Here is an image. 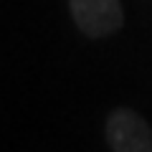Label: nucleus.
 <instances>
[{"label":"nucleus","instance_id":"1","mask_svg":"<svg viewBox=\"0 0 152 152\" xmlns=\"http://www.w3.org/2000/svg\"><path fill=\"white\" fill-rule=\"evenodd\" d=\"M107 142L112 152H152V127L140 112L117 107L107 117Z\"/></svg>","mask_w":152,"mask_h":152},{"label":"nucleus","instance_id":"2","mask_svg":"<svg viewBox=\"0 0 152 152\" xmlns=\"http://www.w3.org/2000/svg\"><path fill=\"white\" fill-rule=\"evenodd\" d=\"M76 28L89 38H107L124 26V8L119 0H69Z\"/></svg>","mask_w":152,"mask_h":152}]
</instances>
